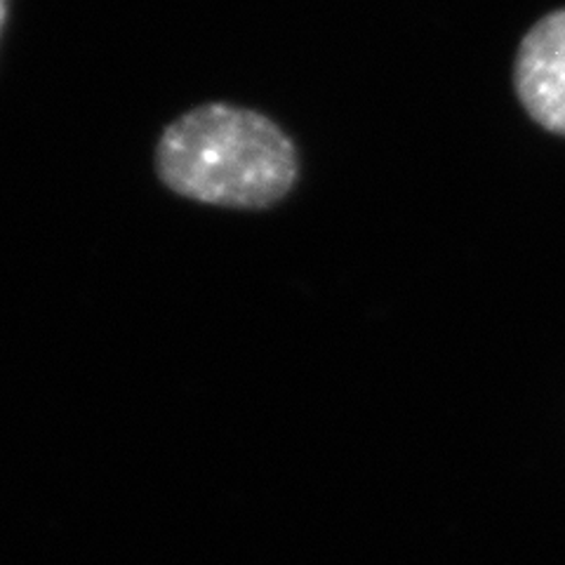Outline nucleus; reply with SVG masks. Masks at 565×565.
Listing matches in <instances>:
<instances>
[{
    "mask_svg": "<svg viewBox=\"0 0 565 565\" xmlns=\"http://www.w3.org/2000/svg\"><path fill=\"white\" fill-rule=\"evenodd\" d=\"M153 166L177 196L228 210H267L299 177L288 132L269 116L226 102L174 118L158 139Z\"/></svg>",
    "mask_w": 565,
    "mask_h": 565,
    "instance_id": "nucleus-1",
    "label": "nucleus"
},
{
    "mask_svg": "<svg viewBox=\"0 0 565 565\" xmlns=\"http://www.w3.org/2000/svg\"><path fill=\"white\" fill-rule=\"evenodd\" d=\"M514 83L530 118L550 132L565 135V10L542 17L525 33Z\"/></svg>",
    "mask_w": 565,
    "mask_h": 565,
    "instance_id": "nucleus-2",
    "label": "nucleus"
},
{
    "mask_svg": "<svg viewBox=\"0 0 565 565\" xmlns=\"http://www.w3.org/2000/svg\"><path fill=\"white\" fill-rule=\"evenodd\" d=\"M8 8H10V0H0V33H3V26L8 20Z\"/></svg>",
    "mask_w": 565,
    "mask_h": 565,
    "instance_id": "nucleus-3",
    "label": "nucleus"
}]
</instances>
